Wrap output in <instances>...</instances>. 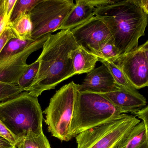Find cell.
I'll return each mask as SVG.
<instances>
[{
    "instance_id": "obj_24",
    "label": "cell",
    "mask_w": 148,
    "mask_h": 148,
    "mask_svg": "<svg viewBox=\"0 0 148 148\" xmlns=\"http://www.w3.org/2000/svg\"><path fill=\"white\" fill-rule=\"evenodd\" d=\"M9 24L3 32L0 34V54L10 41L14 38H16L14 33L10 27Z\"/></svg>"
},
{
    "instance_id": "obj_28",
    "label": "cell",
    "mask_w": 148,
    "mask_h": 148,
    "mask_svg": "<svg viewBox=\"0 0 148 148\" xmlns=\"http://www.w3.org/2000/svg\"><path fill=\"white\" fill-rule=\"evenodd\" d=\"M16 1L17 0H5L6 17L8 23H10L11 14Z\"/></svg>"
},
{
    "instance_id": "obj_6",
    "label": "cell",
    "mask_w": 148,
    "mask_h": 148,
    "mask_svg": "<svg viewBox=\"0 0 148 148\" xmlns=\"http://www.w3.org/2000/svg\"><path fill=\"white\" fill-rule=\"evenodd\" d=\"M140 122L134 116L122 114L116 120L77 135V148H113Z\"/></svg>"
},
{
    "instance_id": "obj_30",
    "label": "cell",
    "mask_w": 148,
    "mask_h": 148,
    "mask_svg": "<svg viewBox=\"0 0 148 148\" xmlns=\"http://www.w3.org/2000/svg\"><path fill=\"white\" fill-rule=\"evenodd\" d=\"M137 1L143 10L148 15V0H137Z\"/></svg>"
},
{
    "instance_id": "obj_16",
    "label": "cell",
    "mask_w": 148,
    "mask_h": 148,
    "mask_svg": "<svg viewBox=\"0 0 148 148\" xmlns=\"http://www.w3.org/2000/svg\"><path fill=\"white\" fill-rule=\"evenodd\" d=\"M9 25L17 39L23 41L31 40L33 25L29 13L21 15L10 23Z\"/></svg>"
},
{
    "instance_id": "obj_15",
    "label": "cell",
    "mask_w": 148,
    "mask_h": 148,
    "mask_svg": "<svg viewBox=\"0 0 148 148\" xmlns=\"http://www.w3.org/2000/svg\"><path fill=\"white\" fill-rule=\"evenodd\" d=\"M121 145L122 148H145L148 147L147 129L143 121L123 137Z\"/></svg>"
},
{
    "instance_id": "obj_18",
    "label": "cell",
    "mask_w": 148,
    "mask_h": 148,
    "mask_svg": "<svg viewBox=\"0 0 148 148\" xmlns=\"http://www.w3.org/2000/svg\"><path fill=\"white\" fill-rule=\"evenodd\" d=\"M99 61L101 62L102 64L107 66L116 84L121 88L129 90L136 89L129 81L122 70L115 63L103 59H99Z\"/></svg>"
},
{
    "instance_id": "obj_2",
    "label": "cell",
    "mask_w": 148,
    "mask_h": 148,
    "mask_svg": "<svg viewBox=\"0 0 148 148\" xmlns=\"http://www.w3.org/2000/svg\"><path fill=\"white\" fill-rule=\"evenodd\" d=\"M95 16L108 26L121 55L138 47L139 39L145 35L148 15L137 0H112L97 8Z\"/></svg>"
},
{
    "instance_id": "obj_21",
    "label": "cell",
    "mask_w": 148,
    "mask_h": 148,
    "mask_svg": "<svg viewBox=\"0 0 148 148\" xmlns=\"http://www.w3.org/2000/svg\"><path fill=\"white\" fill-rule=\"evenodd\" d=\"M23 92L16 84L0 81V103L14 98Z\"/></svg>"
},
{
    "instance_id": "obj_4",
    "label": "cell",
    "mask_w": 148,
    "mask_h": 148,
    "mask_svg": "<svg viewBox=\"0 0 148 148\" xmlns=\"http://www.w3.org/2000/svg\"><path fill=\"white\" fill-rule=\"evenodd\" d=\"M122 114L101 94L79 91L71 122V136L116 120Z\"/></svg>"
},
{
    "instance_id": "obj_35",
    "label": "cell",
    "mask_w": 148,
    "mask_h": 148,
    "mask_svg": "<svg viewBox=\"0 0 148 148\" xmlns=\"http://www.w3.org/2000/svg\"><path fill=\"white\" fill-rule=\"evenodd\" d=\"M15 148V147H14V148Z\"/></svg>"
},
{
    "instance_id": "obj_5",
    "label": "cell",
    "mask_w": 148,
    "mask_h": 148,
    "mask_svg": "<svg viewBox=\"0 0 148 148\" xmlns=\"http://www.w3.org/2000/svg\"><path fill=\"white\" fill-rule=\"evenodd\" d=\"M79 92L78 84L74 81L64 85L51 98L44 111L49 131L62 141H69L73 138L71 122Z\"/></svg>"
},
{
    "instance_id": "obj_33",
    "label": "cell",
    "mask_w": 148,
    "mask_h": 148,
    "mask_svg": "<svg viewBox=\"0 0 148 148\" xmlns=\"http://www.w3.org/2000/svg\"><path fill=\"white\" fill-rule=\"evenodd\" d=\"M145 148H148V147H147Z\"/></svg>"
},
{
    "instance_id": "obj_20",
    "label": "cell",
    "mask_w": 148,
    "mask_h": 148,
    "mask_svg": "<svg viewBox=\"0 0 148 148\" xmlns=\"http://www.w3.org/2000/svg\"><path fill=\"white\" fill-rule=\"evenodd\" d=\"M39 67L38 60L29 65L27 68L23 73L16 85L23 89L24 92L30 87L34 80Z\"/></svg>"
},
{
    "instance_id": "obj_26",
    "label": "cell",
    "mask_w": 148,
    "mask_h": 148,
    "mask_svg": "<svg viewBox=\"0 0 148 148\" xmlns=\"http://www.w3.org/2000/svg\"><path fill=\"white\" fill-rule=\"evenodd\" d=\"M0 136L10 142L14 147L18 139L12 134L0 121Z\"/></svg>"
},
{
    "instance_id": "obj_17",
    "label": "cell",
    "mask_w": 148,
    "mask_h": 148,
    "mask_svg": "<svg viewBox=\"0 0 148 148\" xmlns=\"http://www.w3.org/2000/svg\"><path fill=\"white\" fill-rule=\"evenodd\" d=\"M15 148H51L49 142L44 134H36L29 131L27 135L19 139Z\"/></svg>"
},
{
    "instance_id": "obj_34",
    "label": "cell",
    "mask_w": 148,
    "mask_h": 148,
    "mask_svg": "<svg viewBox=\"0 0 148 148\" xmlns=\"http://www.w3.org/2000/svg\"></svg>"
},
{
    "instance_id": "obj_29",
    "label": "cell",
    "mask_w": 148,
    "mask_h": 148,
    "mask_svg": "<svg viewBox=\"0 0 148 148\" xmlns=\"http://www.w3.org/2000/svg\"><path fill=\"white\" fill-rule=\"evenodd\" d=\"M14 147L10 142L0 136V148H13Z\"/></svg>"
},
{
    "instance_id": "obj_9",
    "label": "cell",
    "mask_w": 148,
    "mask_h": 148,
    "mask_svg": "<svg viewBox=\"0 0 148 148\" xmlns=\"http://www.w3.org/2000/svg\"><path fill=\"white\" fill-rule=\"evenodd\" d=\"M114 63L122 70L136 89L148 87V61L141 46L120 56Z\"/></svg>"
},
{
    "instance_id": "obj_3",
    "label": "cell",
    "mask_w": 148,
    "mask_h": 148,
    "mask_svg": "<svg viewBox=\"0 0 148 148\" xmlns=\"http://www.w3.org/2000/svg\"><path fill=\"white\" fill-rule=\"evenodd\" d=\"M42 120L38 97L27 92L0 103V121L18 140L29 131L36 134L43 133Z\"/></svg>"
},
{
    "instance_id": "obj_27",
    "label": "cell",
    "mask_w": 148,
    "mask_h": 148,
    "mask_svg": "<svg viewBox=\"0 0 148 148\" xmlns=\"http://www.w3.org/2000/svg\"><path fill=\"white\" fill-rule=\"evenodd\" d=\"M133 114L136 117H138L139 119L142 120L145 123L147 129L148 145V106L133 113Z\"/></svg>"
},
{
    "instance_id": "obj_36",
    "label": "cell",
    "mask_w": 148,
    "mask_h": 148,
    "mask_svg": "<svg viewBox=\"0 0 148 148\" xmlns=\"http://www.w3.org/2000/svg\"></svg>"
},
{
    "instance_id": "obj_23",
    "label": "cell",
    "mask_w": 148,
    "mask_h": 148,
    "mask_svg": "<svg viewBox=\"0 0 148 148\" xmlns=\"http://www.w3.org/2000/svg\"><path fill=\"white\" fill-rule=\"evenodd\" d=\"M96 55L98 56V59H103L113 63L121 55L120 51L113 42L105 43Z\"/></svg>"
},
{
    "instance_id": "obj_13",
    "label": "cell",
    "mask_w": 148,
    "mask_h": 148,
    "mask_svg": "<svg viewBox=\"0 0 148 148\" xmlns=\"http://www.w3.org/2000/svg\"><path fill=\"white\" fill-rule=\"evenodd\" d=\"M101 94L118 108L123 114H133L142 109L147 104L146 98L136 89L121 88L116 91Z\"/></svg>"
},
{
    "instance_id": "obj_19",
    "label": "cell",
    "mask_w": 148,
    "mask_h": 148,
    "mask_svg": "<svg viewBox=\"0 0 148 148\" xmlns=\"http://www.w3.org/2000/svg\"><path fill=\"white\" fill-rule=\"evenodd\" d=\"M34 41L32 40L23 41L17 38L10 40L0 54V63L21 51Z\"/></svg>"
},
{
    "instance_id": "obj_10",
    "label": "cell",
    "mask_w": 148,
    "mask_h": 148,
    "mask_svg": "<svg viewBox=\"0 0 148 148\" xmlns=\"http://www.w3.org/2000/svg\"><path fill=\"white\" fill-rule=\"evenodd\" d=\"M48 36L34 41L21 51L0 63V81L16 85L28 67V57L42 47Z\"/></svg>"
},
{
    "instance_id": "obj_32",
    "label": "cell",
    "mask_w": 148,
    "mask_h": 148,
    "mask_svg": "<svg viewBox=\"0 0 148 148\" xmlns=\"http://www.w3.org/2000/svg\"><path fill=\"white\" fill-rule=\"evenodd\" d=\"M121 140L118 143H117L113 148H122L121 145Z\"/></svg>"
},
{
    "instance_id": "obj_22",
    "label": "cell",
    "mask_w": 148,
    "mask_h": 148,
    "mask_svg": "<svg viewBox=\"0 0 148 148\" xmlns=\"http://www.w3.org/2000/svg\"><path fill=\"white\" fill-rule=\"evenodd\" d=\"M40 0H17L11 14L10 22L21 15L29 13Z\"/></svg>"
},
{
    "instance_id": "obj_25",
    "label": "cell",
    "mask_w": 148,
    "mask_h": 148,
    "mask_svg": "<svg viewBox=\"0 0 148 148\" xmlns=\"http://www.w3.org/2000/svg\"><path fill=\"white\" fill-rule=\"evenodd\" d=\"M9 23L6 19L5 0H0V34L3 32Z\"/></svg>"
},
{
    "instance_id": "obj_12",
    "label": "cell",
    "mask_w": 148,
    "mask_h": 148,
    "mask_svg": "<svg viewBox=\"0 0 148 148\" xmlns=\"http://www.w3.org/2000/svg\"><path fill=\"white\" fill-rule=\"evenodd\" d=\"M112 0H76L75 6L59 30L70 29L82 24L95 16L97 8Z\"/></svg>"
},
{
    "instance_id": "obj_14",
    "label": "cell",
    "mask_w": 148,
    "mask_h": 148,
    "mask_svg": "<svg viewBox=\"0 0 148 148\" xmlns=\"http://www.w3.org/2000/svg\"><path fill=\"white\" fill-rule=\"evenodd\" d=\"M98 57L82 46H78L75 50L73 61V75L81 74L90 72L95 68Z\"/></svg>"
},
{
    "instance_id": "obj_1",
    "label": "cell",
    "mask_w": 148,
    "mask_h": 148,
    "mask_svg": "<svg viewBox=\"0 0 148 148\" xmlns=\"http://www.w3.org/2000/svg\"><path fill=\"white\" fill-rule=\"evenodd\" d=\"M78 46L71 30H62L49 36L37 59L38 73L25 92L38 97L44 91L53 89L73 76L74 53Z\"/></svg>"
},
{
    "instance_id": "obj_31",
    "label": "cell",
    "mask_w": 148,
    "mask_h": 148,
    "mask_svg": "<svg viewBox=\"0 0 148 148\" xmlns=\"http://www.w3.org/2000/svg\"><path fill=\"white\" fill-rule=\"evenodd\" d=\"M140 46L148 61V40L145 43Z\"/></svg>"
},
{
    "instance_id": "obj_11",
    "label": "cell",
    "mask_w": 148,
    "mask_h": 148,
    "mask_svg": "<svg viewBox=\"0 0 148 148\" xmlns=\"http://www.w3.org/2000/svg\"><path fill=\"white\" fill-rule=\"evenodd\" d=\"M79 91L106 93L116 91L121 88L116 84L107 66L102 64L87 74L82 83L78 84Z\"/></svg>"
},
{
    "instance_id": "obj_8",
    "label": "cell",
    "mask_w": 148,
    "mask_h": 148,
    "mask_svg": "<svg viewBox=\"0 0 148 148\" xmlns=\"http://www.w3.org/2000/svg\"><path fill=\"white\" fill-rule=\"evenodd\" d=\"M76 41L95 54L108 42L114 43L110 30L103 20L95 16L71 30Z\"/></svg>"
},
{
    "instance_id": "obj_7",
    "label": "cell",
    "mask_w": 148,
    "mask_h": 148,
    "mask_svg": "<svg viewBox=\"0 0 148 148\" xmlns=\"http://www.w3.org/2000/svg\"><path fill=\"white\" fill-rule=\"evenodd\" d=\"M75 6L73 0H40L29 13L33 25L31 40L59 30Z\"/></svg>"
}]
</instances>
